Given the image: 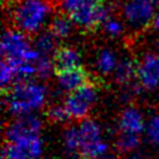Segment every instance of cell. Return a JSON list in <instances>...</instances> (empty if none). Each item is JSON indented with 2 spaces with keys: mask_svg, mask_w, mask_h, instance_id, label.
<instances>
[{
  "mask_svg": "<svg viewBox=\"0 0 159 159\" xmlns=\"http://www.w3.org/2000/svg\"><path fill=\"white\" fill-rule=\"evenodd\" d=\"M1 53L2 57L7 60L32 63H35L40 57V53L30 43L27 35L14 27H9L2 32Z\"/></svg>",
  "mask_w": 159,
  "mask_h": 159,
  "instance_id": "5b68a950",
  "label": "cell"
},
{
  "mask_svg": "<svg viewBox=\"0 0 159 159\" xmlns=\"http://www.w3.org/2000/svg\"><path fill=\"white\" fill-rule=\"evenodd\" d=\"M155 5L153 0H125L122 5L124 22L134 30H142L152 22L157 12Z\"/></svg>",
  "mask_w": 159,
  "mask_h": 159,
  "instance_id": "ba28073f",
  "label": "cell"
},
{
  "mask_svg": "<svg viewBox=\"0 0 159 159\" xmlns=\"http://www.w3.org/2000/svg\"><path fill=\"white\" fill-rule=\"evenodd\" d=\"M63 143L68 152L71 153H78L81 147V134L78 125L77 127H70L63 133Z\"/></svg>",
  "mask_w": 159,
  "mask_h": 159,
  "instance_id": "ac0fdd59",
  "label": "cell"
},
{
  "mask_svg": "<svg viewBox=\"0 0 159 159\" xmlns=\"http://www.w3.org/2000/svg\"><path fill=\"white\" fill-rule=\"evenodd\" d=\"M46 98V86L35 80L17 81L4 89V103L9 113L17 117L40 109L45 104Z\"/></svg>",
  "mask_w": 159,
  "mask_h": 159,
  "instance_id": "7a4b0ae2",
  "label": "cell"
},
{
  "mask_svg": "<svg viewBox=\"0 0 159 159\" xmlns=\"http://www.w3.org/2000/svg\"><path fill=\"white\" fill-rule=\"evenodd\" d=\"M81 147L78 153L82 159H102L108 153V145L102 139L101 128L93 119H82L78 124Z\"/></svg>",
  "mask_w": 159,
  "mask_h": 159,
  "instance_id": "8992f818",
  "label": "cell"
},
{
  "mask_svg": "<svg viewBox=\"0 0 159 159\" xmlns=\"http://www.w3.org/2000/svg\"><path fill=\"white\" fill-rule=\"evenodd\" d=\"M119 60L113 50L103 48L98 52L96 57V67L102 75H109L113 73Z\"/></svg>",
  "mask_w": 159,
  "mask_h": 159,
  "instance_id": "2e32d148",
  "label": "cell"
},
{
  "mask_svg": "<svg viewBox=\"0 0 159 159\" xmlns=\"http://www.w3.org/2000/svg\"><path fill=\"white\" fill-rule=\"evenodd\" d=\"M56 78L58 87L66 92H73L89 81V76L87 71L82 68V66L56 71Z\"/></svg>",
  "mask_w": 159,
  "mask_h": 159,
  "instance_id": "30bf717a",
  "label": "cell"
},
{
  "mask_svg": "<svg viewBox=\"0 0 159 159\" xmlns=\"http://www.w3.org/2000/svg\"><path fill=\"white\" fill-rule=\"evenodd\" d=\"M150 26H152V29H153L155 32L159 34V11L155 12V15H154V17H153V20H152V22H150Z\"/></svg>",
  "mask_w": 159,
  "mask_h": 159,
  "instance_id": "cb8c5ba5",
  "label": "cell"
},
{
  "mask_svg": "<svg viewBox=\"0 0 159 159\" xmlns=\"http://www.w3.org/2000/svg\"><path fill=\"white\" fill-rule=\"evenodd\" d=\"M139 144V135L138 134H129L122 133L117 139V148L120 153H128L135 149Z\"/></svg>",
  "mask_w": 159,
  "mask_h": 159,
  "instance_id": "ffe728a7",
  "label": "cell"
},
{
  "mask_svg": "<svg viewBox=\"0 0 159 159\" xmlns=\"http://www.w3.org/2000/svg\"><path fill=\"white\" fill-rule=\"evenodd\" d=\"M73 26H75V22L71 20L70 16H67L66 14L61 12V14H57L56 16H53L51 19V22H50V31L58 39V40H62V39H66L68 37L72 31H73Z\"/></svg>",
  "mask_w": 159,
  "mask_h": 159,
  "instance_id": "9a60e30c",
  "label": "cell"
},
{
  "mask_svg": "<svg viewBox=\"0 0 159 159\" xmlns=\"http://www.w3.org/2000/svg\"><path fill=\"white\" fill-rule=\"evenodd\" d=\"M35 66H36V77H39L40 80H46L47 77H50L52 70H55L53 58L48 56L40 55L39 60L35 62Z\"/></svg>",
  "mask_w": 159,
  "mask_h": 159,
  "instance_id": "44dd1931",
  "label": "cell"
},
{
  "mask_svg": "<svg viewBox=\"0 0 159 159\" xmlns=\"http://www.w3.org/2000/svg\"><path fill=\"white\" fill-rule=\"evenodd\" d=\"M47 117L50 120L55 122V123H61V122H65L67 119H71L63 103H58V104H53L48 109H47Z\"/></svg>",
  "mask_w": 159,
  "mask_h": 159,
  "instance_id": "7402d4cb",
  "label": "cell"
},
{
  "mask_svg": "<svg viewBox=\"0 0 159 159\" xmlns=\"http://www.w3.org/2000/svg\"><path fill=\"white\" fill-rule=\"evenodd\" d=\"M41 119L34 114L17 117L5 130V139L21 148L30 159L40 158L42 153V142L40 138Z\"/></svg>",
  "mask_w": 159,
  "mask_h": 159,
  "instance_id": "3957f363",
  "label": "cell"
},
{
  "mask_svg": "<svg viewBox=\"0 0 159 159\" xmlns=\"http://www.w3.org/2000/svg\"><path fill=\"white\" fill-rule=\"evenodd\" d=\"M137 76V65L129 57H123L119 60L114 72L113 78L118 84H128Z\"/></svg>",
  "mask_w": 159,
  "mask_h": 159,
  "instance_id": "5bb4252c",
  "label": "cell"
},
{
  "mask_svg": "<svg viewBox=\"0 0 159 159\" xmlns=\"http://www.w3.org/2000/svg\"><path fill=\"white\" fill-rule=\"evenodd\" d=\"M97 96H98V88L96 83L91 81H88L76 91L70 92V94L63 101V106L70 118L83 119L88 114L93 104L96 103Z\"/></svg>",
  "mask_w": 159,
  "mask_h": 159,
  "instance_id": "52a82bcc",
  "label": "cell"
},
{
  "mask_svg": "<svg viewBox=\"0 0 159 159\" xmlns=\"http://www.w3.org/2000/svg\"><path fill=\"white\" fill-rule=\"evenodd\" d=\"M138 83L144 89H155L159 86V55L145 53L137 65Z\"/></svg>",
  "mask_w": 159,
  "mask_h": 159,
  "instance_id": "9c48e42d",
  "label": "cell"
},
{
  "mask_svg": "<svg viewBox=\"0 0 159 159\" xmlns=\"http://www.w3.org/2000/svg\"><path fill=\"white\" fill-rule=\"evenodd\" d=\"M154 48H155V52L159 55V39L155 41V43H154Z\"/></svg>",
  "mask_w": 159,
  "mask_h": 159,
  "instance_id": "d4e9b609",
  "label": "cell"
},
{
  "mask_svg": "<svg viewBox=\"0 0 159 159\" xmlns=\"http://www.w3.org/2000/svg\"><path fill=\"white\" fill-rule=\"evenodd\" d=\"M52 58H53V65H55V72L68 70V68H75V67H81V61H82L80 52L76 48L70 47V46L58 47Z\"/></svg>",
  "mask_w": 159,
  "mask_h": 159,
  "instance_id": "8fae6325",
  "label": "cell"
},
{
  "mask_svg": "<svg viewBox=\"0 0 159 159\" xmlns=\"http://www.w3.org/2000/svg\"><path fill=\"white\" fill-rule=\"evenodd\" d=\"M58 6L75 25L87 30L102 26L112 15V5L103 0H58Z\"/></svg>",
  "mask_w": 159,
  "mask_h": 159,
  "instance_id": "277c9868",
  "label": "cell"
},
{
  "mask_svg": "<svg viewBox=\"0 0 159 159\" xmlns=\"http://www.w3.org/2000/svg\"><path fill=\"white\" fill-rule=\"evenodd\" d=\"M52 6L48 0H9L7 16L14 29L26 35L43 31L50 21Z\"/></svg>",
  "mask_w": 159,
  "mask_h": 159,
  "instance_id": "6da1fadb",
  "label": "cell"
},
{
  "mask_svg": "<svg viewBox=\"0 0 159 159\" xmlns=\"http://www.w3.org/2000/svg\"><path fill=\"white\" fill-rule=\"evenodd\" d=\"M102 30H103V32L108 37H111V39H118L124 32V24L119 19L114 17L113 15H111L102 24Z\"/></svg>",
  "mask_w": 159,
  "mask_h": 159,
  "instance_id": "d6986e66",
  "label": "cell"
},
{
  "mask_svg": "<svg viewBox=\"0 0 159 159\" xmlns=\"http://www.w3.org/2000/svg\"><path fill=\"white\" fill-rule=\"evenodd\" d=\"M147 135L153 144L159 145V114L150 118L147 125Z\"/></svg>",
  "mask_w": 159,
  "mask_h": 159,
  "instance_id": "603a6c76",
  "label": "cell"
},
{
  "mask_svg": "<svg viewBox=\"0 0 159 159\" xmlns=\"http://www.w3.org/2000/svg\"><path fill=\"white\" fill-rule=\"evenodd\" d=\"M16 81V66L15 62L7 58H2L0 65V82L4 89L9 88Z\"/></svg>",
  "mask_w": 159,
  "mask_h": 159,
  "instance_id": "e0dca14e",
  "label": "cell"
},
{
  "mask_svg": "<svg viewBox=\"0 0 159 159\" xmlns=\"http://www.w3.org/2000/svg\"><path fill=\"white\" fill-rule=\"evenodd\" d=\"M57 41H58V39L50 30H43L35 35L32 46L41 56L53 57L55 52L58 48Z\"/></svg>",
  "mask_w": 159,
  "mask_h": 159,
  "instance_id": "4fadbf2b",
  "label": "cell"
},
{
  "mask_svg": "<svg viewBox=\"0 0 159 159\" xmlns=\"http://www.w3.org/2000/svg\"><path fill=\"white\" fill-rule=\"evenodd\" d=\"M153 1H154V2L157 4V5H159V0H153Z\"/></svg>",
  "mask_w": 159,
  "mask_h": 159,
  "instance_id": "484cf974",
  "label": "cell"
},
{
  "mask_svg": "<svg viewBox=\"0 0 159 159\" xmlns=\"http://www.w3.org/2000/svg\"><path fill=\"white\" fill-rule=\"evenodd\" d=\"M119 129L122 133L139 135L144 129V119L142 113L134 107L125 108L119 118Z\"/></svg>",
  "mask_w": 159,
  "mask_h": 159,
  "instance_id": "7c38bea8",
  "label": "cell"
}]
</instances>
